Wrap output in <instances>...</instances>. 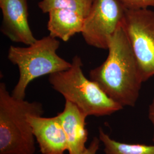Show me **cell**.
Returning <instances> with one entry per match:
<instances>
[{"label": "cell", "mask_w": 154, "mask_h": 154, "mask_svg": "<svg viewBox=\"0 0 154 154\" xmlns=\"http://www.w3.org/2000/svg\"><path fill=\"white\" fill-rule=\"evenodd\" d=\"M104 62L89 72L110 98L122 106L134 107L143 82L138 61L122 26L110 38Z\"/></svg>", "instance_id": "cell-1"}, {"label": "cell", "mask_w": 154, "mask_h": 154, "mask_svg": "<svg viewBox=\"0 0 154 154\" xmlns=\"http://www.w3.org/2000/svg\"><path fill=\"white\" fill-rule=\"evenodd\" d=\"M42 105L18 99L0 83V154H34L35 146L28 116H42Z\"/></svg>", "instance_id": "cell-2"}, {"label": "cell", "mask_w": 154, "mask_h": 154, "mask_svg": "<svg viewBox=\"0 0 154 154\" xmlns=\"http://www.w3.org/2000/svg\"><path fill=\"white\" fill-rule=\"evenodd\" d=\"M82 66L81 58L74 56L69 69L50 75L49 82L51 87L88 116H109L122 110L123 106L111 99L96 83L84 75Z\"/></svg>", "instance_id": "cell-3"}, {"label": "cell", "mask_w": 154, "mask_h": 154, "mask_svg": "<svg viewBox=\"0 0 154 154\" xmlns=\"http://www.w3.org/2000/svg\"><path fill=\"white\" fill-rule=\"evenodd\" d=\"M60 45V41L49 35L27 47L10 46L8 59L17 66L20 73L18 81L11 94L13 97L25 99L27 87L34 79L65 71L71 67L72 62L57 54Z\"/></svg>", "instance_id": "cell-4"}, {"label": "cell", "mask_w": 154, "mask_h": 154, "mask_svg": "<svg viewBox=\"0 0 154 154\" xmlns=\"http://www.w3.org/2000/svg\"><path fill=\"white\" fill-rule=\"evenodd\" d=\"M122 26L146 82L154 76V11L126 9Z\"/></svg>", "instance_id": "cell-5"}, {"label": "cell", "mask_w": 154, "mask_h": 154, "mask_svg": "<svg viewBox=\"0 0 154 154\" xmlns=\"http://www.w3.org/2000/svg\"><path fill=\"white\" fill-rule=\"evenodd\" d=\"M126 11L118 0H93L81 32L86 43L108 49L110 38L121 26Z\"/></svg>", "instance_id": "cell-6"}, {"label": "cell", "mask_w": 154, "mask_h": 154, "mask_svg": "<svg viewBox=\"0 0 154 154\" xmlns=\"http://www.w3.org/2000/svg\"><path fill=\"white\" fill-rule=\"evenodd\" d=\"M2 14L1 32L11 41L27 46L37 39L34 36L28 22L27 0H0Z\"/></svg>", "instance_id": "cell-7"}, {"label": "cell", "mask_w": 154, "mask_h": 154, "mask_svg": "<svg viewBox=\"0 0 154 154\" xmlns=\"http://www.w3.org/2000/svg\"><path fill=\"white\" fill-rule=\"evenodd\" d=\"M28 120L42 154H64L68 150L66 135L57 116L44 118L29 114Z\"/></svg>", "instance_id": "cell-8"}, {"label": "cell", "mask_w": 154, "mask_h": 154, "mask_svg": "<svg viewBox=\"0 0 154 154\" xmlns=\"http://www.w3.org/2000/svg\"><path fill=\"white\" fill-rule=\"evenodd\" d=\"M57 116L65 133L69 154H83L88 131L86 127V116L77 106L66 100L63 110Z\"/></svg>", "instance_id": "cell-9"}, {"label": "cell", "mask_w": 154, "mask_h": 154, "mask_svg": "<svg viewBox=\"0 0 154 154\" xmlns=\"http://www.w3.org/2000/svg\"><path fill=\"white\" fill-rule=\"evenodd\" d=\"M48 29L49 35L63 41H68L77 33H81L85 18L76 11L57 9L48 13Z\"/></svg>", "instance_id": "cell-10"}, {"label": "cell", "mask_w": 154, "mask_h": 154, "mask_svg": "<svg viewBox=\"0 0 154 154\" xmlns=\"http://www.w3.org/2000/svg\"><path fill=\"white\" fill-rule=\"evenodd\" d=\"M99 138L104 144L105 154H154V145L121 143L110 138L102 128H99Z\"/></svg>", "instance_id": "cell-11"}, {"label": "cell", "mask_w": 154, "mask_h": 154, "mask_svg": "<svg viewBox=\"0 0 154 154\" xmlns=\"http://www.w3.org/2000/svg\"><path fill=\"white\" fill-rule=\"evenodd\" d=\"M93 0H42L39 2V8L44 13L57 9L76 11L85 18L89 13Z\"/></svg>", "instance_id": "cell-12"}, {"label": "cell", "mask_w": 154, "mask_h": 154, "mask_svg": "<svg viewBox=\"0 0 154 154\" xmlns=\"http://www.w3.org/2000/svg\"><path fill=\"white\" fill-rule=\"evenodd\" d=\"M128 10L146 9L154 7V0H118Z\"/></svg>", "instance_id": "cell-13"}, {"label": "cell", "mask_w": 154, "mask_h": 154, "mask_svg": "<svg viewBox=\"0 0 154 154\" xmlns=\"http://www.w3.org/2000/svg\"><path fill=\"white\" fill-rule=\"evenodd\" d=\"M100 139L97 137H94L92 141L83 154H96L99 149Z\"/></svg>", "instance_id": "cell-14"}, {"label": "cell", "mask_w": 154, "mask_h": 154, "mask_svg": "<svg viewBox=\"0 0 154 154\" xmlns=\"http://www.w3.org/2000/svg\"><path fill=\"white\" fill-rule=\"evenodd\" d=\"M149 118L151 122L153 127H154V134H153V142L154 143V97L153 99L152 100L151 103L149 106Z\"/></svg>", "instance_id": "cell-15"}]
</instances>
